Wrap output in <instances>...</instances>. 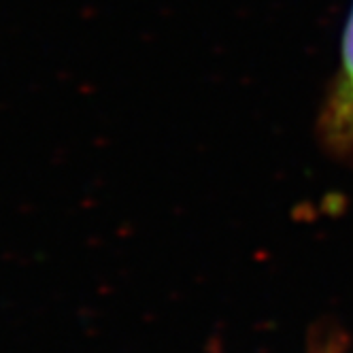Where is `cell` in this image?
Here are the masks:
<instances>
[{
  "label": "cell",
  "mask_w": 353,
  "mask_h": 353,
  "mask_svg": "<svg viewBox=\"0 0 353 353\" xmlns=\"http://www.w3.org/2000/svg\"><path fill=\"white\" fill-rule=\"evenodd\" d=\"M319 137L327 151L353 162V5L341 39V62L319 113Z\"/></svg>",
  "instance_id": "6da1fadb"
}]
</instances>
